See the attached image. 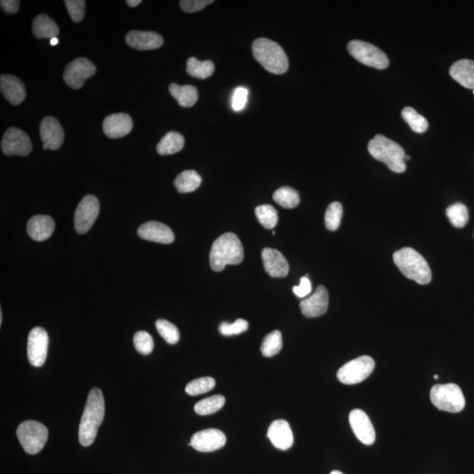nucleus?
<instances>
[{"label":"nucleus","instance_id":"49530a36","mask_svg":"<svg viewBox=\"0 0 474 474\" xmlns=\"http://www.w3.org/2000/svg\"><path fill=\"white\" fill-rule=\"evenodd\" d=\"M21 2L17 0H1L0 5L1 8L8 13H15L18 12Z\"/></svg>","mask_w":474,"mask_h":474},{"label":"nucleus","instance_id":"393cba45","mask_svg":"<svg viewBox=\"0 0 474 474\" xmlns=\"http://www.w3.org/2000/svg\"><path fill=\"white\" fill-rule=\"evenodd\" d=\"M450 75L462 87L474 90V61L462 59L456 62L450 69Z\"/></svg>","mask_w":474,"mask_h":474},{"label":"nucleus","instance_id":"603ef678","mask_svg":"<svg viewBox=\"0 0 474 474\" xmlns=\"http://www.w3.org/2000/svg\"><path fill=\"white\" fill-rule=\"evenodd\" d=\"M331 474H344V473L339 472V471H333V472H331Z\"/></svg>","mask_w":474,"mask_h":474},{"label":"nucleus","instance_id":"c85d7f7f","mask_svg":"<svg viewBox=\"0 0 474 474\" xmlns=\"http://www.w3.org/2000/svg\"><path fill=\"white\" fill-rule=\"evenodd\" d=\"M202 179L194 170H184L174 181L176 189L181 193H192L202 184Z\"/></svg>","mask_w":474,"mask_h":474},{"label":"nucleus","instance_id":"5fc2aeb1","mask_svg":"<svg viewBox=\"0 0 474 474\" xmlns=\"http://www.w3.org/2000/svg\"><path fill=\"white\" fill-rule=\"evenodd\" d=\"M473 94H474V90H473Z\"/></svg>","mask_w":474,"mask_h":474},{"label":"nucleus","instance_id":"de8ad7c7","mask_svg":"<svg viewBox=\"0 0 474 474\" xmlns=\"http://www.w3.org/2000/svg\"><path fill=\"white\" fill-rule=\"evenodd\" d=\"M141 3V0H128L127 1V4L131 6V8H136V6H139Z\"/></svg>","mask_w":474,"mask_h":474},{"label":"nucleus","instance_id":"37998d69","mask_svg":"<svg viewBox=\"0 0 474 474\" xmlns=\"http://www.w3.org/2000/svg\"><path fill=\"white\" fill-rule=\"evenodd\" d=\"M249 91L245 87L236 88L232 97V108L234 111L238 112L245 107L248 101Z\"/></svg>","mask_w":474,"mask_h":474},{"label":"nucleus","instance_id":"4468645a","mask_svg":"<svg viewBox=\"0 0 474 474\" xmlns=\"http://www.w3.org/2000/svg\"><path fill=\"white\" fill-rule=\"evenodd\" d=\"M225 434L219 430L207 429L199 431L191 439V446L200 453H212L225 446Z\"/></svg>","mask_w":474,"mask_h":474},{"label":"nucleus","instance_id":"6ab92c4d","mask_svg":"<svg viewBox=\"0 0 474 474\" xmlns=\"http://www.w3.org/2000/svg\"><path fill=\"white\" fill-rule=\"evenodd\" d=\"M263 267L272 278H284L289 272L288 260L279 250L265 248L262 252Z\"/></svg>","mask_w":474,"mask_h":474},{"label":"nucleus","instance_id":"b1692460","mask_svg":"<svg viewBox=\"0 0 474 474\" xmlns=\"http://www.w3.org/2000/svg\"><path fill=\"white\" fill-rule=\"evenodd\" d=\"M55 230L54 220L48 216L32 217L26 226V231L33 240L37 242L45 241L52 236Z\"/></svg>","mask_w":474,"mask_h":474},{"label":"nucleus","instance_id":"09e8293b","mask_svg":"<svg viewBox=\"0 0 474 474\" xmlns=\"http://www.w3.org/2000/svg\"><path fill=\"white\" fill-rule=\"evenodd\" d=\"M58 42H59V41H58V38H53V39L51 40V44L52 46L58 45Z\"/></svg>","mask_w":474,"mask_h":474},{"label":"nucleus","instance_id":"aec40b11","mask_svg":"<svg viewBox=\"0 0 474 474\" xmlns=\"http://www.w3.org/2000/svg\"><path fill=\"white\" fill-rule=\"evenodd\" d=\"M138 235L148 241L170 245L174 241V234L166 224L148 222L138 229Z\"/></svg>","mask_w":474,"mask_h":474},{"label":"nucleus","instance_id":"a878e982","mask_svg":"<svg viewBox=\"0 0 474 474\" xmlns=\"http://www.w3.org/2000/svg\"><path fill=\"white\" fill-rule=\"evenodd\" d=\"M32 28L35 37L38 39L58 38L60 33L57 23L46 15L36 16L33 21Z\"/></svg>","mask_w":474,"mask_h":474},{"label":"nucleus","instance_id":"5701e85b","mask_svg":"<svg viewBox=\"0 0 474 474\" xmlns=\"http://www.w3.org/2000/svg\"><path fill=\"white\" fill-rule=\"evenodd\" d=\"M0 90L6 100L15 105L21 104L26 96L25 85L21 79L12 75H1Z\"/></svg>","mask_w":474,"mask_h":474},{"label":"nucleus","instance_id":"473e14b6","mask_svg":"<svg viewBox=\"0 0 474 474\" xmlns=\"http://www.w3.org/2000/svg\"><path fill=\"white\" fill-rule=\"evenodd\" d=\"M273 200L285 209H294L299 205V195L297 191L289 186H283L273 193Z\"/></svg>","mask_w":474,"mask_h":474},{"label":"nucleus","instance_id":"7c9ffc66","mask_svg":"<svg viewBox=\"0 0 474 474\" xmlns=\"http://www.w3.org/2000/svg\"><path fill=\"white\" fill-rule=\"evenodd\" d=\"M224 404H225V397L220 394L213 395V396L199 401L194 406V411L200 416H209V414L218 412L220 410H222Z\"/></svg>","mask_w":474,"mask_h":474},{"label":"nucleus","instance_id":"9d476101","mask_svg":"<svg viewBox=\"0 0 474 474\" xmlns=\"http://www.w3.org/2000/svg\"><path fill=\"white\" fill-rule=\"evenodd\" d=\"M100 213V202L96 197L87 195L81 200L76 209L74 225L78 234H85L94 226Z\"/></svg>","mask_w":474,"mask_h":474},{"label":"nucleus","instance_id":"4c0bfd02","mask_svg":"<svg viewBox=\"0 0 474 474\" xmlns=\"http://www.w3.org/2000/svg\"><path fill=\"white\" fill-rule=\"evenodd\" d=\"M156 327L158 333L160 334L164 340H166L168 344H175L179 341L180 334L179 329L175 325L171 324V322L164 319H160L156 322Z\"/></svg>","mask_w":474,"mask_h":474},{"label":"nucleus","instance_id":"4be33fe9","mask_svg":"<svg viewBox=\"0 0 474 474\" xmlns=\"http://www.w3.org/2000/svg\"><path fill=\"white\" fill-rule=\"evenodd\" d=\"M267 437L273 446L279 450H288L294 444V434L285 420L273 421L269 427Z\"/></svg>","mask_w":474,"mask_h":474},{"label":"nucleus","instance_id":"3c124183","mask_svg":"<svg viewBox=\"0 0 474 474\" xmlns=\"http://www.w3.org/2000/svg\"><path fill=\"white\" fill-rule=\"evenodd\" d=\"M2 320H3V314H2V311H0V324H2Z\"/></svg>","mask_w":474,"mask_h":474},{"label":"nucleus","instance_id":"e433bc0d","mask_svg":"<svg viewBox=\"0 0 474 474\" xmlns=\"http://www.w3.org/2000/svg\"><path fill=\"white\" fill-rule=\"evenodd\" d=\"M216 382L215 378L211 377H202L196 378L186 385V392L192 396L206 394L207 392L213 390L216 387Z\"/></svg>","mask_w":474,"mask_h":474},{"label":"nucleus","instance_id":"a211bd4d","mask_svg":"<svg viewBox=\"0 0 474 474\" xmlns=\"http://www.w3.org/2000/svg\"><path fill=\"white\" fill-rule=\"evenodd\" d=\"M133 128V121L130 115L120 113L111 114L105 119L103 130L105 136L117 139L128 136Z\"/></svg>","mask_w":474,"mask_h":474},{"label":"nucleus","instance_id":"7ed1b4c3","mask_svg":"<svg viewBox=\"0 0 474 474\" xmlns=\"http://www.w3.org/2000/svg\"><path fill=\"white\" fill-rule=\"evenodd\" d=\"M394 262L405 276L417 284L427 285L431 281V271L423 258L412 248H403L394 252Z\"/></svg>","mask_w":474,"mask_h":474},{"label":"nucleus","instance_id":"c03bdc74","mask_svg":"<svg viewBox=\"0 0 474 474\" xmlns=\"http://www.w3.org/2000/svg\"><path fill=\"white\" fill-rule=\"evenodd\" d=\"M213 0H181L179 2L181 8L186 12H195L212 4Z\"/></svg>","mask_w":474,"mask_h":474},{"label":"nucleus","instance_id":"bb28decb","mask_svg":"<svg viewBox=\"0 0 474 474\" xmlns=\"http://www.w3.org/2000/svg\"><path fill=\"white\" fill-rule=\"evenodd\" d=\"M169 90L171 96L175 98L177 103L182 107H192L196 104L198 98H199L198 90L193 85L171 84Z\"/></svg>","mask_w":474,"mask_h":474},{"label":"nucleus","instance_id":"cd10ccee","mask_svg":"<svg viewBox=\"0 0 474 474\" xmlns=\"http://www.w3.org/2000/svg\"><path fill=\"white\" fill-rule=\"evenodd\" d=\"M184 145V138L182 134L175 131L169 132L158 143L157 150L158 154L162 156L173 155L179 152L183 149Z\"/></svg>","mask_w":474,"mask_h":474},{"label":"nucleus","instance_id":"c756f323","mask_svg":"<svg viewBox=\"0 0 474 474\" xmlns=\"http://www.w3.org/2000/svg\"><path fill=\"white\" fill-rule=\"evenodd\" d=\"M215 64L210 60L200 61L196 58H190L187 60L186 71L193 78L200 79L209 78L215 72Z\"/></svg>","mask_w":474,"mask_h":474},{"label":"nucleus","instance_id":"2eb2a0df","mask_svg":"<svg viewBox=\"0 0 474 474\" xmlns=\"http://www.w3.org/2000/svg\"><path fill=\"white\" fill-rule=\"evenodd\" d=\"M40 134L44 150H57L61 148L64 140V128L54 117H45L40 126Z\"/></svg>","mask_w":474,"mask_h":474},{"label":"nucleus","instance_id":"f257e3e1","mask_svg":"<svg viewBox=\"0 0 474 474\" xmlns=\"http://www.w3.org/2000/svg\"><path fill=\"white\" fill-rule=\"evenodd\" d=\"M105 416V400L100 388L94 387L88 395L83 416L79 424L78 439L81 446H90L96 439Z\"/></svg>","mask_w":474,"mask_h":474},{"label":"nucleus","instance_id":"ddd939ff","mask_svg":"<svg viewBox=\"0 0 474 474\" xmlns=\"http://www.w3.org/2000/svg\"><path fill=\"white\" fill-rule=\"evenodd\" d=\"M49 335L45 329L36 327L32 329L28 339V358L33 367H41L47 358Z\"/></svg>","mask_w":474,"mask_h":474},{"label":"nucleus","instance_id":"1a4fd4ad","mask_svg":"<svg viewBox=\"0 0 474 474\" xmlns=\"http://www.w3.org/2000/svg\"><path fill=\"white\" fill-rule=\"evenodd\" d=\"M374 367L375 362L373 358L369 356H361L342 365L339 369L337 376L342 384H358L370 376Z\"/></svg>","mask_w":474,"mask_h":474},{"label":"nucleus","instance_id":"f03ea898","mask_svg":"<svg viewBox=\"0 0 474 474\" xmlns=\"http://www.w3.org/2000/svg\"><path fill=\"white\" fill-rule=\"evenodd\" d=\"M245 252L238 236L226 233L213 242L211 248L209 261L213 271L222 272L226 265H239L243 260Z\"/></svg>","mask_w":474,"mask_h":474},{"label":"nucleus","instance_id":"864d4df0","mask_svg":"<svg viewBox=\"0 0 474 474\" xmlns=\"http://www.w3.org/2000/svg\"><path fill=\"white\" fill-rule=\"evenodd\" d=\"M434 380H437V378H439V375H434Z\"/></svg>","mask_w":474,"mask_h":474},{"label":"nucleus","instance_id":"f8f14e48","mask_svg":"<svg viewBox=\"0 0 474 474\" xmlns=\"http://www.w3.org/2000/svg\"><path fill=\"white\" fill-rule=\"evenodd\" d=\"M96 73V67L88 59H75L66 66L64 79L66 85L73 89H80L87 79Z\"/></svg>","mask_w":474,"mask_h":474},{"label":"nucleus","instance_id":"423d86ee","mask_svg":"<svg viewBox=\"0 0 474 474\" xmlns=\"http://www.w3.org/2000/svg\"><path fill=\"white\" fill-rule=\"evenodd\" d=\"M430 401L437 410L459 413L466 406L465 396L456 384L434 385L430 390Z\"/></svg>","mask_w":474,"mask_h":474},{"label":"nucleus","instance_id":"9b49d317","mask_svg":"<svg viewBox=\"0 0 474 474\" xmlns=\"http://www.w3.org/2000/svg\"><path fill=\"white\" fill-rule=\"evenodd\" d=\"M1 149L8 156L18 155L26 157L31 153L33 145L30 138L24 131L17 128H10L3 137Z\"/></svg>","mask_w":474,"mask_h":474},{"label":"nucleus","instance_id":"dca6fc26","mask_svg":"<svg viewBox=\"0 0 474 474\" xmlns=\"http://www.w3.org/2000/svg\"><path fill=\"white\" fill-rule=\"evenodd\" d=\"M349 421H350L355 436L362 444L371 446L375 442L376 434H375L373 423L363 410H352L349 416Z\"/></svg>","mask_w":474,"mask_h":474},{"label":"nucleus","instance_id":"412c9836","mask_svg":"<svg viewBox=\"0 0 474 474\" xmlns=\"http://www.w3.org/2000/svg\"><path fill=\"white\" fill-rule=\"evenodd\" d=\"M127 44L137 51H153L164 44L162 36L156 32L130 31L126 36Z\"/></svg>","mask_w":474,"mask_h":474},{"label":"nucleus","instance_id":"2f4dec72","mask_svg":"<svg viewBox=\"0 0 474 474\" xmlns=\"http://www.w3.org/2000/svg\"><path fill=\"white\" fill-rule=\"evenodd\" d=\"M401 115L406 123L410 125L411 130L416 133L423 134L429 128V123L425 118L417 113L413 107H405Z\"/></svg>","mask_w":474,"mask_h":474},{"label":"nucleus","instance_id":"39448f33","mask_svg":"<svg viewBox=\"0 0 474 474\" xmlns=\"http://www.w3.org/2000/svg\"><path fill=\"white\" fill-rule=\"evenodd\" d=\"M368 151L374 159L386 164L394 173H403L406 170V163L404 162L406 153L400 144L386 137L382 134L375 136L369 141Z\"/></svg>","mask_w":474,"mask_h":474},{"label":"nucleus","instance_id":"8fccbe9b","mask_svg":"<svg viewBox=\"0 0 474 474\" xmlns=\"http://www.w3.org/2000/svg\"><path fill=\"white\" fill-rule=\"evenodd\" d=\"M410 159V157L407 156V155H405L404 157V162L406 163V161H408Z\"/></svg>","mask_w":474,"mask_h":474},{"label":"nucleus","instance_id":"f3484780","mask_svg":"<svg viewBox=\"0 0 474 474\" xmlns=\"http://www.w3.org/2000/svg\"><path fill=\"white\" fill-rule=\"evenodd\" d=\"M328 294L324 286H319L310 297L303 299L299 308L306 317H318L328 310Z\"/></svg>","mask_w":474,"mask_h":474},{"label":"nucleus","instance_id":"79ce46f5","mask_svg":"<svg viewBox=\"0 0 474 474\" xmlns=\"http://www.w3.org/2000/svg\"><path fill=\"white\" fill-rule=\"evenodd\" d=\"M64 3L72 21L74 22L83 21L85 13V1L84 0H66Z\"/></svg>","mask_w":474,"mask_h":474},{"label":"nucleus","instance_id":"f704fd0d","mask_svg":"<svg viewBox=\"0 0 474 474\" xmlns=\"http://www.w3.org/2000/svg\"><path fill=\"white\" fill-rule=\"evenodd\" d=\"M446 215L456 228H463L469 220L468 210L462 203H456L446 209Z\"/></svg>","mask_w":474,"mask_h":474},{"label":"nucleus","instance_id":"6e6552de","mask_svg":"<svg viewBox=\"0 0 474 474\" xmlns=\"http://www.w3.org/2000/svg\"><path fill=\"white\" fill-rule=\"evenodd\" d=\"M348 51L356 60L369 67L384 70L389 64L387 55L376 46L368 44V42L358 41V40L351 41L348 44Z\"/></svg>","mask_w":474,"mask_h":474},{"label":"nucleus","instance_id":"0eeeda50","mask_svg":"<svg viewBox=\"0 0 474 474\" xmlns=\"http://www.w3.org/2000/svg\"><path fill=\"white\" fill-rule=\"evenodd\" d=\"M17 437L25 452L35 455L44 449L48 441L49 430L39 421H25L18 427Z\"/></svg>","mask_w":474,"mask_h":474},{"label":"nucleus","instance_id":"a18cd8bd","mask_svg":"<svg viewBox=\"0 0 474 474\" xmlns=\"http://www.w3.org/2000/svg\"><path fill=\"white\" fill-rule=\"evenodd\" d=\"M295 295L299 298H305L310 294L312 291L311 282L308 279V276H302L301 279V282H299V286H294L292 288Z\"/></svg>","mask_w":474,"mask_h":474},{"label":"nucleus","instance_id":"20e7f679","mask_svg":"<svg viewBox=\"0 0 474 474\" xmlns=\"http://www.w3.org/2000/svg\"><path fill=\"white\" fill-rule=\"evenodd\" d=\"M252 52L256 60L271 73L281 75L288 71L289 62L284 49L272 40L256 39Z\"/></svg>","mask_w":474,"mask_h":474},{"label":"nucleus","instance_id":"a19ab883","mask_svg":"<svg viewBox=\"0 0 474 474\" xmlns=\"http://www.w3.org/2000/svg\"><path fill=\"white\" fill-rule=\"evenodd\" d=\"M248 322L243 320V319H238L234 324H229L228 322H222L219 326V332L226 337L229 335H239L248 331Z\"/></svg>","mask_w":474,"mask_h":474},{"label":"nucleus","instance_id":"72a5a7b5","mask_svg":"<svg viewBox=\"0 0 474 474\" xmlns=\"http://www.w3.org/2000/svg\"><path fill=\"white\" fill-rule=\"evenodd\" d=\"M283 341L281 332L274 331L263 338L260 350H261L262 354L263 356H265V357L272 358L281 351Z\"/></svg>","mask_w":474,"mask_h":474},{"label":"nucleus","instance_id":"ea45409f","mask_svg":"<svg viewBox=\"0 0 474 474\" xmlns=\"http://www.w3.org/2000/svg\"><path fill=\"white\" fill-rule=\"evenodd\" d=\"M134 345L139 353L149 355L153 351V338L146 331H138L134 337Z\"/></svg>","mask_w":474,"mask_h":474},{"label":"nucleus","instance_id":"58836bf2","mask_svg":"<svg viewBox=\"0 0 474 474\" xmlns=\"http://www.w3.org/2000/svg\"><path fill=\"white\" fill-rule=\"evenodd\" d=\"M342 206L340 202H333L328 207L325 213V226L331 231H335L340 226Z\"/></svg>","mask_w":474,"mask_h":474},{"label":"nucleus","instance_id":"c9c22d12","mask_svg":"<svg viewBox=\"0 0 474 474\" xmlns=\"http://www.w3.org/2000/svg\"><path fill=\"white\" fill-rule=\"evenodd\" d=\"M256 216L265 229H274L279 220L276 210L271 205H261L256 209Z\"/></svg>","mask_w":474,"mask_h":474}]
</instances>
